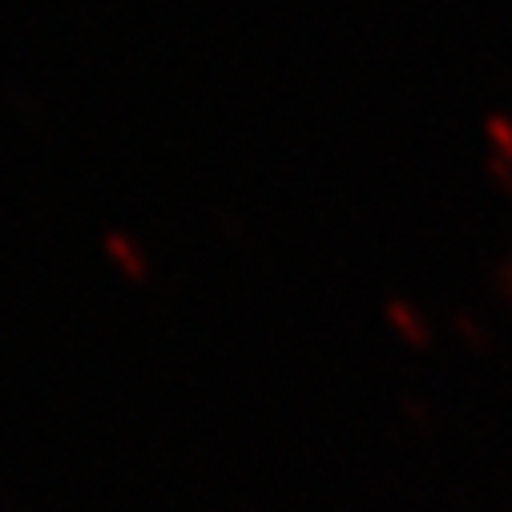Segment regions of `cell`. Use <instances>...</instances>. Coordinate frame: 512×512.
Listing matches in <instances>:
<instances>
[{
	"mask_svg": "<svg viewBox=\"0 0 512 512\" xmlns=\"http://www.w3.org/2000/svg\"><path fill=\"white\" fill-rule=\"evenodd\" d=\"M388 319L396 323V331H400L412 347H428V339H432V335H428V327L420 323V315H416L408 303H400V299H396V303H388Z\"/></svg>",
	"mask_w": 512,
	"mask_h": 512,
	"instance_id": "obj_1",
	"label": "cell"
},
{
	"mask_svg": "<svg viewBox=\"0 0 512 512\" xmlns=\"http://www.w3.org/2000/svg\"><path fill=\"white\" fill-rule=\"evenodd\" d=\"M484 130H488V142L496 150V166H508L512 170V117L504 113H492L484 121Z\"/></svg>",
	"mask_w": 512,
	"mask_h": 512,
	"instance_id": "obj_2",
	"label": "cell"
},
{
	"mask_svg": "<svg viewBox=\"0 0 512 512\" xmlns=\"http://www.w3.org/2000/svg\"><path fill=\"white\" fill-rule=\"evenodd\" d=\"M109 254H117V263H121V271L130 275V279H146V271H142V263L130 254V246H125V238L121 234H109Z\"/></svg>",
	"mask_w": 512,
	"mask_h": 512,
	"instance_id": "obj_3",
	"label": "cell"
}]
</instances>
